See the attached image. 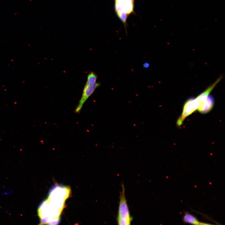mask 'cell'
Masks as SVG:
<instances>
[{"instance_id": "cell-1", "label": "cell", "mask_w": 225, "mask_h": 225, "mask_svg": "<svg viewBox=\"0 0 225 225\" xmlns=\"http://www.w3.org/2000/svg\"><path fill=\"white\" fill-rule=\"evenodd\" d=\"M97 75L93 72H90L88 74L87 81L84 87L81 98L75 110L76 113H78L80 112L88 99L95 90L100 86V83L97 82Z\"/></svg>"}, {"instance_id": "cell-2", "label": "cell", "mask_w": 225, "mask_h": 225, "mask_svg": "<svg viewBox=\"0 0 225 225\" xmlns=\"http://www.w3.org/2000/svg\"><path fill=\"white\" fill-rule=\"evenodd\" d=\"M122 189L120 192V200L117 220L119 225H129L132 220L126 199L125 188L122 184Z\"/></svg>"}, {"instance_id": "cell-3", "label": "cell", "mask_w": 225, "mask_h": 225, "mask_svg": "<svg viewBox=\"0 0 225 225\" xmlns=\"http://www.w3.org/2000/svg\"><path fill=\"white\" fill-rule=\"evenodd\" d=\"M70 189L67 186L57 185L51 189L48 199L57 201H64L69 197Z\"/></svg>"}, {"instance_id": "cell-4", "label": "cell", "mask_w": 225, "mask_h": 225, "mask_svg": "<svg viewBox=\"0 0 225 225\" xmlns=\"http://www.w3.org/2000/svg\"><path fill=\"white\" fill-rule=\"evenodd\" d=\"M183 222L186 223L195 225H208L210 224L200 222L194 215L188 212L185 213L183 216Z\"/></svg>"}, {"instance_id": "cell-5", "label": "cell", "mask_w": 225, "mask_h": 225, "mask_svg": "<svg viewBox=\"0 0 225 225\" xmlns=\"http://www.w3.org/2000/svg\"><path fill=\"white\" fill-rule=\"evenodd\" d=\"M150 64L148 62H145L143 64V67L145 68H147L149 67Z\"/></svg>"}]
</instances>
